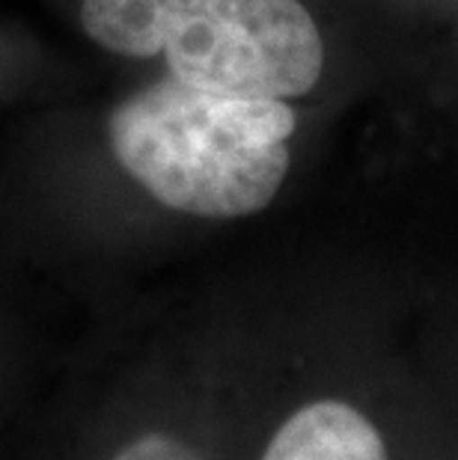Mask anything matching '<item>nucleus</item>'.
Returning a JSON list of instances; mask_svg holds the SVG:
<instances>
[{
	"label": "nucleus",
	"mask_w": 458,
	"mask_h": 460,
	"mask_svg": "<svg viewBox=\"0 0 458 460\" xmlns=\"http://www.w3.org/2000/svg\"><path fill=\"white\" fill-rule=\"evenodd\" d=\"M428 460H458V439L453 446H428Z\"/></svg>",
	"instance_id": "39448f33"
},
{
	"label": "nucleus",
	"mask_w": 458,
	"mask_h": 460,
	"mask_svg": "<svg viewBox=\"0 0 458 460\" xmlns=\"http://www.w3.org/2000/svg\"><path fill=\"white\" fill-rule=\"evenodd\" d=\"M84 33L211 93L298 99L325 72V42L301 0H84Z\"/></svg>",
	"instance_id": "f03ea898"
},
{
	"label": "nucleus",
	"mask_w": 458,
	"mask_h": 460,
	"mask_svg": "<svg viewBox=\"0 0 458 460\" xmlns=\"http://www.w3.org/2000/svg\"><path fill=\"white\" fill-rule=\"evenodd\" d=\"M298 116L286 99L211 93L161 77L111 113L122 170L173 211L238 220L265 211L289 175Z\"/></svg>",
	"instance_id": "f257e3e1"
},
{
	"label": "nucleus",
	"mask_w": 458,
	"mask_h": 460,
	"mask_svg": "<svg viewBox=\"0 0 458 460\" xmlns=\"http://www.w3.org/2000/svg\"><path fill=\"white\" fill-rule=\"evenodd\" d=\"M256 460H428V446L396 434L387 416L352 395H316L271 428Z\"/></svg>",
	"instance_id": "7ed1b4c3"
},
{
	"label": "nucleus",
	"mask_w": 458,
	"mask_h": 460,
	"mask_svg": "<svg viewBox=\"0 0 458 460\" xmlns=\"http://www.w3.org/2000/svg\"><path fill=\"white\" fill-rule=\"evenodd\" d=\"M111 460H214L209 448H202L197 439L176 434V430H146L131 437L113 452Z\"/></svg>",
	"instance_id": "20e7f679"
}]
</instances>
